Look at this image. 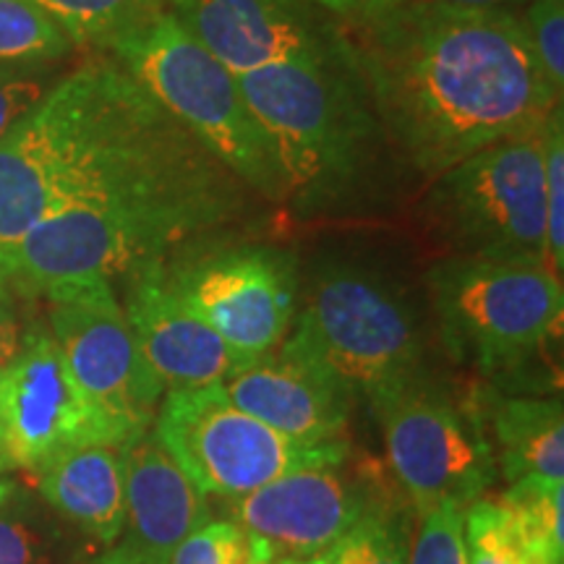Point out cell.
I'll use <instances>...</instances> for the list:
<instances>
[{"label":"cell","instance_id":"obj_1","mask_svg":"<svg viewBox=\"0 0 564 564\" xmlns=\"http://www.w3.org/2000/svg\"><path fill=\"white\" fill-rule=\"evenodd\" d=\"M345 30L387 139L426 178L541 129L562 105L518 11L413 0Z\"/></svg>","mask_w":564,"mask_h":564},{"label":"cell","instance_id":"obj_2","mask_svg":"<svg viewBox=\"0 0 564 564\" xmlns=\"http://www.w3.org/2000/svg\"><path fill=\"white\" fill-rule=\"evenodd\" d=\"M230 178L121 63H87L0 139V249L61 212Z\"/></svg>","mask_w":564,"mask_h":564},{"label":"cell","instance_id":"obj_3","mask_svg":"<svg viewBox=\"0 0 564 564\" xmlns=\"http://www.w3.org/2000/svg\"><path fill=\"white\" fill-rule=\"evenodd\" d=\"M270 133L299 215L343 207L361 194L387 133L352 61L329 66L282 63L238 76Z\"/></svg>","mask_w":564,"mask_h":564},{"label":"cell","instance_id":"obj_4","mask_svg":"<svg viewBox=\"0 0 564 564\" xmlns=\"http://www.w3.org/2000/svg\"><path fill=\"white\" fill-rule=\"evenodd\" d=\"M243 204V183L230 178L68 209L3 246L0 262L11 282L40 293L66 280H110L220 228Z\"/></svg>","mask_w":564,"mask_h":564},{"label":"cell","instance_id":"obj_5","mask_svg":"<svg viewBox=\"0 0 564 564\" xmlns=\"http://www.w3.org/2000/svg\"><path fill=\"white\" fill-rule=\"evenodd\" d=\"M426 288L444 352L502 390L531 384L562 340V278L546 264L449 253Z\"/></svg>","mask_w":564,"mask_h":564},{"label":"cell","instance_id":"obj_6","mask_svg":"<svg viewBox=\"0 0 564 564\" xmlns=\"http://www.w3.org/2000/svg\"><path fill=\"white\" fill-rule=\"evenodd\" d=\"M102 47L243 186L267 202L285 204L288 183L280 158L246 102L238 76L171 11L150 13Z\"/></svg>","mask_w":564,"mask_h":564},{"label":"cell","instance_id":"obj_7","mask_svg":"<svg viewBox=\"0 0 564 564\" xmlns=\"http://www.w3.org/2000/svg\"><path fill=\"white\" fill-rule=\"evenodd\" d=\"M285 343L366 400L429 371L426 329L408 295L348 262L319 267L301 288Z\"/></svg>","mask_w":564,"mask_h":564},{"label":"cell","instance_id":"obj_8","mask_svg":"<svg viewBox=\"0 0 564 564\" xmlns=\"http://www.w3.org/2000/svg\"><path fill=\"white\" fill-rule=\"evenodd\" d=\"M426 212L453 257L549 267L541 129L489 144L436 175Z\"/></svg>","mask_w":564,"mask_h":564},{"label":"cell","instance_id":"obj_9","mask_svg":"<svg viewBox=\"0 0 564 564\" xmlns=\"http://www.w3.org/2000/svg\"><path fill=\"white\" fill-rule=\"evenodd\" d=\"M369 405L413 512L442 505L465 510L497 481L481 408L455 398L429 371L377 394Z\"/></svg>","mask_w":564,"mask_h":564},{"label":"cell","instance_id":"obj_10","mask_svg":"<svg viewBox=\"0 0 564 564\" xmlns=\"http://www.w3.org/2000/svg\"><path fill=\"white\" fill-rule=\"evenodd\" d=\"M152 432L207 497L236 499L291 470L348 457V442L303 447L241 411L223 384L165 390Z\"/></svg>","mask_w":564,"mask_h":564},{"label":"cell","instance_id":"obj_11","mask_svg":"<svg viewBox=\"0 0 564 564\" xmlns=\"http://www.w3.org/2000/svg\"><path fill=\"white\" fill-rule=\"evenodd\" d=\"M42 293L51 303L47 329L84 398L126 432L152 429L165 387L147 364L110 280H66Z\"/></svg>","mask_w":564,"mask_h":564},{"label":"cell","instance_id":"obj_12","mask_svg":"<svg viewBox=\"0 0 564 564\" xmlns=\"http://www.w3.org/2000/svg\"><path fill=\"white\" fill-rule=\"evenodd\" d=\"M175 293L232 350L257 361L291 333L301 278L293 253L274 246H225L167 264Z\"/></svg>","mask_w":564,"mask_h":564},{"label":"cell","instance_id":"obj_13","mask_svg":"<svg viewBox=\"0 0 564 564\" xmlns=\"http://www.w3.org/2000/svg\"><path fill=\"white\" fill-rule=\"evenodd\" d=\"M133 436L79 392L45 324L21 333L19 350L0 371V468L34 476L76 444Z\"/></svg>","mask_w":564,"mask_h":564},{"label":"cell","instance_id":"obj_14","mask_svg":"<svg viewBox=\"0 0 564 564\" xmlns=\"http://www.w3.org/2000/svg\"><path fill=\"white\" fill-rule=\"evenodd\" d=\"M167 11L236 76L352 61L345 21L312 0H167Z\"/></svg>","mask_w":564,"mask_h":564},{"label":"cell","instance_id":"obj_15","mask_svg":"<svg viewBox=\"0 0 564 564\" xmlns=\"http://www.w3.org/2000/svg\"><path fill=\"white\" fill-rule=\"evenodd\" d=\"M228 502L230 523L262 541L274 560L327 554L366 514L392 505L364 470L348 468V457L291 470Z\"/></svg>","mask_w":564,"mask_h":564},{"label":"cell","instance_id":"obj_16","mask_svg":"<svg viewBox=\"0 0 564 564\" xmlns=\"http://www.w3.org/2000/svg\"><path fill=\"white\" fill-rule=\"evenodd\" d=\"M223 387L241 411L295 444H345L356 394L285 340Z\"/></svg>","mask_w":564,"mask_h":564},{"label":"cell","instance_id":"obj_17","mask_svg":"<svg viewBox=\"0 0 564 564\" xmlns=\"http://www.w3.org/2000/svg\"><path fill=\"white\" fill-rule=\"evenodd\" d=\"M123 312L147 364L165 390L223 384L251 364V358L232 350L183 303L167 278L165 259L131 272Z\"/></svg>","mask_w":564,"mask_h":564},{"label":"cell","instance_id":"obj_18","mask_svg":"<svg viewBox=\"0 0 564 564\" xmlns=\"http://www.w3.org/2000/svg\"><path fill=\"white\" fill-rule=\"evenodd\" d=\"M207 494L181 470L152 429L126 449V525L121 544L147 564H167L178 544L209 523Z\"/></svg>","mask_w":564,"mask_h":564},{"label":"cell","instance_id":"obj_19","mask_svg":"<svg viewBox=\"0 0 564 564\" xmlns=\"http://www.w3.org/2000/svg\"><path fill=\"white\" fill-rule=\"evenodd\" d=\"M126 449L129 442H84L34 474L42 499L102 544H116L123 535Z\"/></svg>","mask_w":564,"mask_h":564},{"label":"cell","instance_id":"obj_20","mask_svg":"<svg viewBox=\"0 0 564 564\" xmlns=\"http://www.w3.org/2000/svg\"><path fill=\"white\" fill-rule=\"evenodd\" d=\"M486 434L507 484L564 481V405L554 394H497L478 400Z\"/></svg>","mask_w":564,"mask_h":564},{"label":"cell","instance_id":"obj_21","mask_svg":"<svg viewBox=\"0 0 564 564\" xmlns=\"http://www.w3.org/2000/svg\"><path fill=\"white\" fill-rule=\"evenodd\" d=\"M74 42L34 0H0V66L53 63Z\"/></svg>","mask_w":564,"mask_h":564},{"label":"cell","instance_id":"obj_22","mask_svg":"<svg viewBox=\"0 0 564 564\" xmlns=\"http://www.w3.org/2000/svg\"><path fill=\"white\" fill-rule=\"evenodd\" d=\"M468 564H552L535 549L505 505L478 499L463 510Z\"/></svg>","mask_w":564,"mask_h":564},{"label":"cell","instance_id":"obj_23","mask_svg":"<svg viewBox=\"0 0 564 564\" xmlns=\"http://www.w3.org/2000/svg\"><path fill=\"white\" fill-rule=\"evenodd\" d=\"M74 45H105L126 26L167 9V0H34Z\"/></svg>","mask_w":564,"mask_h":564},{"label":"cell","instance_id":"obj_24","mask_svg":"<svg viewBox=\"0 0 564 564\" xmlns=\"http://www.w3.org/2000/svg\"><path fill=\"white\" fill-rule=\"evenodd\" d=\"M497 502L510 510L528 541L549 562L564 564V481L523 478V481L507 484Z\"/></svg>","mask_w":564,"mask_h":564},{"label":"cell","instance_id":"obj_25","mask_svg":"<svg viewBox=\"0 0 564 564\" xmlns=\"http://www.w3.org/2000/svg\"><path fill=\"white\" fill-rule=\"evenodd\" d=\"M408 533L405 518L384 505L366 514L352 531L343 535L327 552L329 564H408Z\"/></svg>","mask_w":564,"mask_h":564},{"label":"cell","instance_id":"obj_26","mask_svg":"<svg viewBox=\"0 0 564 564\" xmlns=\"http://www.w3.org/2000/svg\"><path fill=\"white\" fill-rule=\"evenodd\" d=\"M546 196V259L552 272L564 270V105H556L541 126Z\"/></svg>","mask_w":564,"mask_h":564},{"label":"cell","instance_id":"obj_27","mask_svg":"<svg viewBox=\"0 0 564 564\" xmlns=\"http://www.w3.org/2000/svg\"><path fill=\"white\" fill-rule=\"evenodd\" d=\"M408 564H468L463 510L442 505L415 512L408 533Z\"/></svg>","mask_w":564,"mask_h":564},{"label":"cell","instance_id":"obj_28","mask_svg":"<svg viewBox=\"0 0 564 564\" xmlns=\"http://www.w3.org/2000/svg\"><path fill=\"white\" fill-rule=\"evenodd\" d=\"M0 564H55L51 528L13 497L0 505Z\"/></svg>","mask_w":564,"mask_h":564},{"label":"cell","instance_id":"obj_29","mask_svg":"<svg viewBox=\"0 0 564 564\" xmlns=\"http://www.w3.org/2000/svg\"><path fill=\"white\" fill-rule=\"evenodd\" d=\"M523 26L554 95H564V0H528Z\"/></svg>","mask_w":564,"mask_h":564},{"label":"cell","instance_id":"obj_30","mask_svg":"<svg viewBox=\"0 0 564 564\" xmlns=\"http://www.w3.org/2000/svg\"><path fill=\"white\" fill-rule=\"evenodd\" d=\"M53 87L47 63L0 66V139L17 129Z\"/></svg>","mask_w":564,"mask_h":564},{"label":"cell","instance_id":"obj_31","mask_svg":"<svg viewBox=\"0 0 564 564\" xmlns=\"http://www.w3.org/2000/svg\"><path fill=\"white\" fill-rule=\"evenodd\" d=\"M246 535L230 520H209L188 535L167 564H241Z\"/></svg>","mask_w":564,"mask_h":564},{"label":"cell","instance_id":"obj_32","mask_svg":"<svg viewBox=\"0 0 564 564\" xmlns=\"http://www.w3.org/2000/svg\"><path fill=\"white\" fill-rule=\"evenodd\" d=\"M21 343V327L17 322V314H13L11 301H0V371L6 369V364L11 361L13 352L19 350Z\"/></svg>","mask_w":564,"mask_h":564},{"label":"cell","instance_id":"obj_33","mask_svg":"<svg viewBox=\"0 0 564 564\" xmlns=\"http://www.w3.org/2000/svg\"><path fill=\"white\" fill-rule=\"evenodd\" d=\"M312 3L322 6L324 11H329L333 17L343 19L345 24H348V21L361 19V17H366V13L384 9L387 0H312Z\"/></svg>","mask_w":564,"mask_h":564},{"label":"cell","instance_id":"obj_34","mask_svg":"<svg viewBox=\"0 0 564 564\" xmlns=\"http://www.w3.org/2000/svg\"><path fill=\"white\" fill-rule=\"evenodd\" d=\"M394 3H413V0H387V6ZM426 3H447V6H465V9H507L514 11L525 6V0H426ZM384 6V9H387Z\"/></svg>","mask_w":564,"mask_h":564},{"label":"cell","instance_id":"obj_35","mask_svg":"<svg viewBox=\"0 0 564 564\" xmlns=\"http://www.w3.org/2000/svg\"><path fill=\"white\" fill-rule=\"evenodd\" d=\"M89 564H147L144 560H139L137 554L131 552V549H126L123 544L108 549V552L97 556V560H91Z\"/></svg>","mask_w":564,"mask_h":564},{"label":"cell","instance_id":"obj_36","mask_svg":"<svg viewBox=\"0 0 564 564\" xmlns=\"http://www.w3.org/2000/svg\"><path fill=\"white\" fill-rule=\"evenodd\" d=\"M13 494H17V484L9 481V478L3 476V470H0V505H3L9 497H13Z\"/></svg>","mask_w":564,"mask_h":564},{"label":"cell","instance_id":"obj_37","mask_svg":"<svg viewBox=\"0 0 564 564\" xmlns=\"http://www.w3.org/2000/svg\"><path fill=\"white\" fill-rule=\"evenodd\" d=\"M9 285H11V280H9V272H6L3 262H0V301H3V299H9Z\"/></svg>","mask_w":564,"mask_h":564},{"label":"cell","instance_id":"obj_38","mask_svg":"<svg viewBox=\"0 0 564 564\" xmlns=\"http://www.w3.org/2000/svg\"><path fill=\"white\" fill-rule=\"evenodd\" d=\"M0 470H3V468H0Z\"/></svg>","mask_w":564,"mask_h":564},{"label":"cell","instance_id":"obj_39","mask_svg":"<svg viewBox=\"0 0 564 564\" xmlns=\"http://www.w3.org/2000/svg\"><path fill=\"white\" fill-rule=\"evenodd\" d=\"M525 3H528V0H525Z\"/></svg>","mask_w":564,"mask_h":564}]
</instances>
